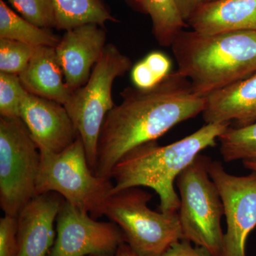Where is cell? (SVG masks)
Returning a JSON list of instances; mask_svg holds the SVG:
<instances>
[{"label": "cell", "mask_w": 256, "mask_h": 256, "mask_svg": "<svg viewBox=\"0 0 256 256\" xmlns=\"http://www.w3.org/2000/svg\"><path fill=\"white\" fill-rule=\"evenodd\" d=\"M120 95L122 101L107 114L99 134L95 174L101 178H110L114 165L128 152L202 114L206 100L178 70L156 86L128 87Z\"/></svg>", "instance_id": "6da1fadb"}, {"label": "cell", "mask_w": 256, "mask_h": 256, "mask_svg": "<svg viewBox=\"0 0 256 256\" xmlns=\"http://www.w3.org/2000/svg\"><path fill=\"white\" fill-rule=\"evenodd\" d=\"M230 126L206 124L168 146H160L152 141L134 148L111 172L114 184L112 194L131 188H150L159 195L160 212H178L180 200L174 190L175 180L204 150L216 146Z\"/></svg>", "instance_id": "7a4b0ae2"}, {"label": "cell", "mask_w": 256, "mask_h": 256, "mask_svg": "<svg viewBox=\"0 0 256 256\" xmlns=\"http://www.w3.org/2000/svg\"><path fill=\"white\" fill-rule=\"evenodd\" d=\"M171 47L176 70L202 97L256 72V32L204 34L183 30Z\"/></svg>", "instance_id": "3957f363"}, {"label": "cell", "mask_w": 256, "mask_h": 256, "mask_svg": "<svg viewBox=\"0 0 256 256\" xmlns=\"http://www.w3.org/2000/svg\"><path fill=\"white\" fill-rule=\"evenodd\" d=\"M40 152L36 195L54 192L94 218L104 216L114 182L97 176L90 169L82 138L78 136L73 144L60 152Z\"/></svg>", "instance_id": "277c9868"}, {"label": "cell", "mask_w": 256, "mask_h": 256, "mask_svg": "<svg viewBox=\"0 0 256 256\" xmlns=\"http://www.w3.org/2000/svg\"><path fill=\"white\" fill-rule=\"evenodd\" d=\"M210 158L198 154L176 178L178 216L183 239L212 256H222L224 234L223 202L208 172Z\"/></svg>", "instance_id": "5b68a950"}, {"label": "cell", "mask_w": 256, "mask_h": 256, "mask_svg": "<svg viewBox=\"0 0 256 256\" xmlns=\"http://www.w3.org/2000/svg\"><path fill=\"white\" fill-rule=\"evenodd\" d=\"M152 195L141 188L112 194L106 200L104 215L124 234V242L140 256H162L174 242L182 240L178 213L152 210Z\"/></svg>", "instance_id": "8992f818"}, {"label": "cell", "mask_w": 256, "mask_h": 256, "mask_svg": "<svg viewBox=\"0 0 256 256\" xmlns=\"http://www.w3.org/2000/svg\"><path fill=\"white\" fill-rule=\"evenodd\" d=\"M132 60L114 44H107L86 84L72 92L64 104L82 138L90 169L95 173L98 142L106 116L114 106L112 89L116 78L132 68Z\"/></svg>", "instance_id": "52a82bcc"}, {"label": "cell", "mask_w": 256, "mask_h": 256, "mask_svg": "<svg viewBox=\"0 0 256 256\" xmlns=\"http://www.w3.org/2000/svg\"><path fill=\"white\" fill-rule=\"evenodd\" d=\"M40 152L20 118H0V206L18 216L36 196Z\"/></svg>", "instance_id": "ba28073f"}, {"label": "cell", "mask_w": 256, "mask_h": 256, "mask_svg": "<svg viewBox=\"0 0 256 256\" xmlns=\"http://www.w3.org/2000/svg\"><path fill=\"white\" fill-rule=\"evenodd\" d=\"M207 166L226 218L222 256H246L248 237L256 226V172L235 176L227 172L220 162L210 159Z\"/></svg>", "instance_id": "9c48e42d"}, {"label": "cell", "mask_w": 256, "mask_h": 256, "mask_svg": "<svg viewBox=\"0 0 256 256\" xmlns=\"http://www.w3.org/2000/svg\"><path fill=\"white\" fill-rule=\"evenodd\" d=\"M126 242L112 222H98L64 200L56 218V236L48 256H114Z\"/></svg>", "instance_id": "30bf717a"}, {"label": "cell", "mask_w": 256, "mask_h": 256, "mask_svg": "<svg viewBox=\"0 0 256 256\" xmlns=\"http://www.w3.org/2000/svg\"><path fill=\"white\" fill-rule=\"evenodd\" d=\"M20 118L40 151L60 152L78 136L64 105L28 92L22 102Z\"/></svg>", "instance_id": "8fae6325"}, {"label": "cell", "mask_w": 256, "mask_h": 256, "mask_svg": "<svg viewBox=\"0 0 256 256\" xmlns=\"http://www.w3.org/2000/svg\"><path fill=\"white\" fill-rule=\"evenodd\" d=\"M105 26L90 23L66 30L56 46L64 80L70 90L86 84L106 46Z\"/></svg>", "instance_id": "7c38bea8"}, {"label": "cell", "mask_w": 256, "mask_h": 256, "mask_svg": "<svg viewBox=\"0 0 256 256\" xmlns=\"http://www.w3.org/2000/svg\"><path fill=\"white\" fill-rule=\"evenodd\" d=\"M63 197L54 193L34 197L18 213V256H48L54 244V222Z\"/></svg>", "instance_id": "4fadbf2b"}, {"label": "cell", "mask_w": 256, "mask_h": 256, "mask_svg": "<svg viewBox=\"0 0 256 256\" xmlns=\"http://www.w3.org/2000/svg\"><path fill=\"white\" fill-rule=\"evenodd\" d=\"M202 117L206 124L244 127L256 122V72L205 97Z\"/></svg>", "instance_id": "5bb4252c"}, {"label": "cell", "mask_w": 256, "mask_h": 256, "mask_svg": "<svg viewBox=\"0 0 256 256\" xmlns=\"http://www.w3.org/2000/svg\"><path fill=\"white\" fill-rule=\"evenodd\" d=\"M186 24L204 34L256 32V0H217L200 8Z\"/></svg>", "instance_id": "9a60e30c"}, {"label": "cell", "mask_w": 256, "mask_h": 256, "mask_svg": "<svg viewBox=\"0 0 256 256\" xmlns=\"http://www.w3.org/2000/svg\"><path fill=\"white\" fill-rule=\"evenodd\" d=\"M18 77L26 92L62 105L73 92L66 84L54 47H37L28 66Z\"/></svg>", "instance_id": "2e32d148"}, {"label": "cell", "mask_w": 256, "mask_h": 256, "mask_svg": "<svg viewBox=\"0 0 256 256\" xmlns=\"http://www.w3.org/2000/svg\"><path fill=\"white\" fill-rule=\"evenodd\" d=\"M128 2L133 9L150 16L153 35L160 46H171L188 26L174 0H128Z\"/></svg>", "instance_id": "e0dca14e"}, {"label": "cell", "mask_w": 256, "mask_h": 256, "mask_svg": "<svg viewBox=\"0 0 256 256\" xmlns=\"http://www.w3.org/2000/svg\"><path fill=\"white\" fill-rule=\"evenodd\" d=\"M56 14L58 30H70L86 24L105 26L118 20L111 14L105 0H52Z\"/></svg>", "instance_id": "ac0fdd59"}, {"label": "cell", "mask_w": 256, "mask_h": 256, "mask_svg": "<svg viewBox=\"0 0 256 256\" xmlns=\"http://www.w3.org/2000/svg\"><path fill=\"white\" fill-rule=\"evenodd\" d=\"M0 38L14 40L34 48H56L60 41L48 30L38 28L15 12L3 0H0Z\"/></svg>", "instance_id": "d6986e66"}, {"label": "cell", "mask_w": 256, "mask_h": 256, "mask_svg": "<svg viewBox=\"0 0 256 256\" xmlns=\"http://www.w3.org/2000/svg\"><path fill=\"white\" fill-rule=\"evenodd\" d=\"M218 141L224 161L256 162V122L244 127L229 126Z\"/></svg>", "instance_id": "ffe728a7"}, {"label": "cell", "mask_w": 256, "mask_h": 256, "mask_svg": "<svg viewBox=\"0 0 256 256\" xmlns=\"http://www.w3.org/2000/svg\"><path fill=\"white\" fill-rule=\"evenodd\" d=\"M20 15L38 28H56V14L52 0H8Z\"/></svg>", "instance_id": "44dd1931"}, {"label": "cell", "mask_w": 256, "mask_h": 256, "mask_svg": "<svg viewBox=\"0 0 256 256\" xmlns=\"http://www.w3.org/2000/svg\"><path fill=\"white\" fill-rule=\"evenodd\" d=\"M36 48L14 40L0 38V72L20 75Z\"/></svg>", "instance_id": "7402d4cb"}, {"label": "cell", "mask_w": 256, "mask_h": 256, "mask_svg": "<svg viewBox=\"0 0 256 256\" xmlns=\"http://www.w3.org/2000/svg\"><path fill=\"white\" fill-rule=\"evenodd\" d=\"M26 92L18 75L0 72L1 117L20 118L22 102Z\"/></svg>", "instance_id": "603a6c76"}, {"label": "cell", "mask_w": 256, "mask_h": 256, "mask_svg": "<svg viewBox=\"0 0 256 256\" xmlns=\"http://www.w3.org/2000/svg\"><path fill=\"white\" fill-rule=\"evenodd\" d=\"M18 218L5 215L0 220V256H18Z\"/></svg>", "instance_id": "cb8c5ba5"}, {"label": "cell", "mask_w": 256, "mask_h": 256, "mask_svg": "<svg viewBox=\"0 0 256 256\" xmlns=\"http://www.w3.org/2000/svg\"><path fill=\"white\" fill-rule=\"evenodd\" d=\"M143 60L158 82H161L171 72V60L162 52H151Z\"/></svg>", "instance_id": "d4e9b609"}, {"label": "cell", "mask_w": 256, "mask_h": 256, "mask_svg": "<svg viewBox=\"0 0 256 256\" xmlns=\"http://www.w3.org/2000/svg\"><path fill=\"white\" fill-rule=\"evenodd\" d=\"M162 256H212L203 249L194 247L188 240H178L174 242L165 252Z\"/></svg>", "instance_id": "484cf974"}, {"label": "cell", "mask_w": 256, "mask_h": 256, "mask_svg": "<svg viewBox=\"0 0 256 256\" xmlns=\"http://www.w3.org/2000/svg\"><path fill=\"white\" fill-rule=\"evenodd\" d=\"M216 1L217 0H174L180 14L186 23L202 6Z\"/></svg>", "instance_id": "4316f807"}, {"label": "cell", "mask_w": 256, "mask_h": 256, "mask_svg": "<svg viewBox=\"0 0 256 256\" xmlns=\"http://www.w3.org/2000/svg\"><path fill=\"white\" fill-rule=\"evenodd\" d=\"M114 256H140L133 250L126 242L122 244Z\"/></svg>", "instance_id": "83f0119b"}, {"label": "cell", "mask_w": 256, "mask_h": 256, "mask_svg": "<svg viewBox=\"0 0 256 256\" xmlns=\"http://www.w3.org/2000/svg\"><path fill=\"white\" fill-rule=\"evenodd\" d=\"M244 166L247 169L252 170V172H256V162H242Z\"/></svg>", "instance_id": "f1b7e54d"}, {"label": "cell", "mask_w": 256, "mask_h": 256, "mask_svg": "<svg viewBox=\"0 0 256 256\" xmlns=\"http://www.w3.org/2000/svg\"></svg>", "instance_id": "f546056e"}]
</instances>
